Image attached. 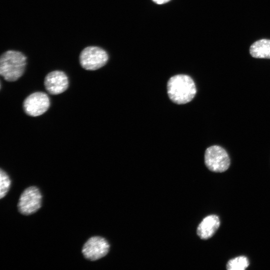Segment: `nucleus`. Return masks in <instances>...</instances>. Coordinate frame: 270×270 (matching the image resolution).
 Segmentation results:
<instances>
[{
	"label": "nucleus",
	"mask_w": 270,
	"mask_h": 270,
	"mask_svg": "<svg viewBox=\"0 0 270 270\" xmlns=\"http://www.w3.org/2000/svg\"><path fill=\"white\" fill-rule=\"evenodd\" d=\"M27 64V56L23 52L6 50L0 56V75L6 81L15 82L24 74Z\"/></svg>",
	"instance_id": "f257e3e1"
},
{
	"label": "nucleus",
	"mask_w": 270,
	"mask_h": 270,
	"mask_svg": "<svg viewBox=\"0 0 270 270\" xmlns=\"http://www.w3.org/2000/svg\"><path fill=\"white\" fill-rule=\"evenodd\" d=\"M167 92L170 99L178 104L190 102L196 93L195 83L186 74H177L171 77L167 83Z\"/></svg>",
	"instance_id": "f03ea898"
},
{
	"label": "nucleus",
	"mask_w": 270,
	"mask_h": 270,
	"mask_svg": "<svg viewBox=\"0 0 270 270\" xmlns=\"http://www.w3.org/2000/svg\"><path fill=\"white\" fill-rule=\"evenodd\" d=\"M108 60L107 52L96 45L88 46L80 52L78 56L80 66L89 71L96 70L104 66Z\"/></svg>",
	"instance_id": "7ed1b4c3"
},
{
	"label": "nucleus",
	"mask_w": 270,
	"mask_h": 270,
	"mask_svg": "<svg viewBox=\"0 0 270 270\" xmlns=\"http://www.w3.org/2000/svg\"><path fill=\"white\" fill-rule=\"evenodd\" d=\"M204 163L212 172H222L230 166V159L226 150L219 146H212L206 150Z\"/></svg>",
	"instance_id": "20e7f679"
},
{
	"label": "nucleus",
	"mask_w": 270,
	"mask_h": 270,
	"mask_svg": "<svg viewBox=\"0 0 270 270\" xmlns=\"http://www.w3.org/2000/svg\"><path fill=\"white\" fill-rule=\"evenodd\" d=\"M42 195L36 186H31L22 193L18 204L20 212L24 215L35 213L41 207Z\"/></svg>",
	"instance_id": "39448f33"
},
{
	"label": "nucleus",
	"mask_w": 270,
	"mask_h": 270,
	"mask_svg": "<svg viewBox=\"0 0 270 270\" xmlns=\"http://www.w3.org/2000/svg\"><path fill=\"white\" fill-rule=\"evenodd\" d=\"M50 106V100L44 92H36L28 96L24 100L22 107L24 112L33 117L46 112Z\"/></svg>",
	"instance_id": "423d86ee"
},
{
	"label": "nucleus",
	"mask_w": 270,
	"mask_h": 270,
	"mask_svg": "<svg viewBox=\"0 0 270 270\" xmlns=\"http://www.w3.org/2000/svg\"><path fill=\"white\" fill-rule=\"evenodd\" d=\"M110 250V244L104 238L94 236L90 238L82 248L84 257L91 261L98 260L106 256Z\"/></svg>",
	"instance_id": "0eeeda50"
},
{
	"label": "nucleus",
	"mask_w": 270,
	"mask_h": 270,
	"mask_svg": "<svg viewBox=\"0 0 270 270\" xmlns=\"http://www.w3.org/2000/svg\"><path fill=\"white\" fill-rule=\"evenodd\" d=\"M44 86L46 91L51 94H62L68 88V77L62 70L51 71L44 77Z\"/></svg>",
	"instance_id": "6e6552de"
},
{
	"label": "nucleus",
	"mask_w": 270,
	"mask_h": 270,
	"mask_svg": "<svg viewBox=\"0 0 270 270\" xmlns=\"http://www.w3.org/2000/svg\"><path fill=\"white\" fill-rule=\"evenodd\" d=\"M220 225V220L218 216L215 214L208 216L198 226L197 234L201 239H208L213 236Z\"/></svg>",
	"instance_id": "1a4fd4ad"
},
{
	"label": "nucleus",
	"mask_w": 270,
	"mask_h": 270,
	"mask_svg": "<svg viewBox=\"0 0 270 270\" xmlns=\"http://www.w3.org/2000/svg\"><path fill=\"white\" fill-rule=\"evenodd\" d=\"M250 52L256 58H270V40L262 39L256 41L250 46Z\"/></svg>",
	"instance_id": "9d476101"
},
{
	"label": "nucleus",
	"mask_w": 270,
	"mask_h": 270,
	"mask_svg": "<svg viewBox=\"0 0 270 270\" xmlns=\"http://www.w3.org/2000/svg\"><path fill=\"white\" fill-rule=\"evenodd\" d=\"M249 265V261L245 256H239L231 259L227 262L228 270H244Z\"/></svg>",
	"instance_id": "9b49d317"
},
{
	"label": "nucleus",
	"mask_w": 270,
	"mask_h": 270,
	"mask_svg": "<svg viewBox=\"0 0 270 270\" xmlns=\"http://www.w3.org/2000/svg\"><path fill=\"white\" fill-rule=\"evenodd\" d=\"M11 185V180L8 174L2 169L0 171V198L6 194Z\"/></svg>",
	"instance_id": "f8f14e48"
},
{
	"label": "nucleus",
	"mask_w": 270,
	"mask_h": 270,
	"mask_svg": "<svg viewBox=\"0 0 270 270\" xmlns=\"http://www.w3.org/2000/svg\"><path fill=\"white\" fill-rule=\"evenodd\" d=\"M154 2L158 4H165L170 0H152Z\"/></svg>",
	"instance_id": "ddd939ff"
}]
</instances>
